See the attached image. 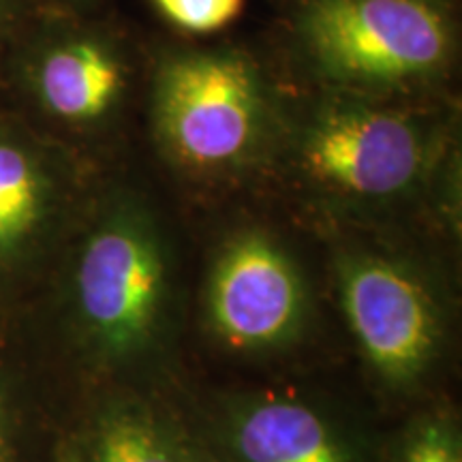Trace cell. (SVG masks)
<instances>
[{"label": "cell", "mask_w": 462, "mask_h": 462, "mask_svg": "<svg viewBox=\"0 0 462 462\" xmlns=\"http://www.w3.org/2000/svg\"><path fill=\"white\" fill-rule=\"evenodd\" d=\"M302 31L323 71L346 82L420 78L449 51L446 15L429 0H313Z\"/></svg>", "instance_id": "obj_1"}, {"label": "cell", "mask_w": 462, "mask_h": 462, "mask_svg": "<svg viewBox=\"0 0 462 462\" xmlns=\"http://www.w3.org/2000/svg\"><path fill=\"white\" fill-rule=\"evenodd\" d=\"M75 287L95 338L112 354H131L152 334L163 302L157 238L137 218H109L86 240Z\"/></svg>", "instance_id": "obj_3"}, {"label": "cell", "mask_w": 462, "mask_h": 462, "mask_svg": "<svg viewBox=\"0 0 462 462\" xmlns=\"http://www.w3.org/2000/svg\"><path fill=\"white\" fill-rule=\"evenodd\" d=\"M31 88L48 116L65 125H88L106 116L123 90V67L90 37H65L32 58Z\"/></svg>", "instance_id": "obj_7"}, {"label": "cell", "mask_w": 462, "mask_h": 462, "mask_svg": "<svg viewBox=\"0 0 462 462\" xmlns=\"http://www.w3.org/2000/svg\"><path fill=\"white\" fill-rule=\"evenodd\" d=\"M90 462H187L173 441L146 415L123 411L103 421Z\"/></svg>", "instance_id": "obj_10"}, {"label": "cell", "mask_w": 462, "mask_h": 462, "mask_svg": "<svg viewBox=\"0 0 462 462\" xmlns=\"http://www.w3.org/2000/svg\"><path fill=\"white\" fill-rule=\"evenodd\" d=\"M263 123L253 69L236 56H184L161 73L157 125L165 146L195 170H218L248 157Z\"/></svg>", "instance_id": "obj_2"}, {"label": "cell", "mask_w": 462, "mask_h": 462, "mask_svg": "<svg viewBox=\"0 0 462 462\" xmlns=\"http://www.w3.org/2000/svg\"><path fill=\"white\" fill-rule=\"evenodd\" d=\"M208 302L217 332L229 345L259 349L298 330L304 289L279 245L263 234H242L218 257Z\"/></svg>", "instance_id": "obj_6"}, {"label": "cell", "mask_w": 462, "mask_h": 462, "mask_svg": "<svg viewBox=\"0 0 462 462\" xmlns=\"http://www.w3.org/2000/svg\"><path fill=\"white\" fill-rule=\"evenodd\" d=\"M51 171L26 133L0 125V263L24 248L50 210Z\"/></svg>", "instance_id": "obj_8"}, {"label": "cell", "mask_w": 462, "mask_h": 462, "mask_svg": "<svg viewBox=\"0 0 462 462\" xmlns=\"http://www.w3.org/2000/svg\"><path fill=\"white\" fill-rule=\"evenodd\" d=\"M161 14L189 32H215L242 11L245 0H152Z\"/></svg>", "instance_id": "obj_11"}, {"label": "cell", "mask_w": 462, "mask_h": 462, "mask_svg": "<svg viewBox=\"0 0 462 462\" xmlns=\"http://www.w3.org/2000/svg\"><path fill=\"white\" fill-rule=\"evenodd\" d=\"M302 159L317 180L351 195L383 198L418 178L426 142L407 116L345 106L323 114L306 133Z\"/></svg>", "instance_id": "obj_4"}, {"label": "cell", "mask_w": 462, "mask_h": 462, "mask_svg": "<svg viewBox=\"0 0 462 462\" xmlns=\"http://www.w3.org/2000/svg\"><path fill=\"white\" fill-rule=\"evenodd\" d=\"M340 293L351 330L381 374L407 381L424 371L437 345V317L411 274L385 259H351Z\"/></svg>", "instance_id": "obj_5"}, {"label": "cell", "mask_w": 462, "mask_h": 462, "mask_svg": "<svg viewBox=\"0 0 462 462\" xmlns=\"http://www.w3.org/2000/svg\"><path fill=\"white\" fill-rule=\"evenodd\" d=\"M236 439L246 462H346L326 421L298 402L257 404L242 415Z\"/></svg>", "instance_id": "obj_9"}, {"label": "cell", "mask_w": 462, "mask_h": 462, "mask_svg": "<svg viewBox=\"0 0 462 462\" xmlns=\"http://www.w3.org/2000/svg\"><path fill=\"white\" fill-rule=\"evenodd\" d=\"M402 462H462L458 439L441 421H430L409 439Z\"/></svg>", "instance_id": "obj_12"}]
</instances>
